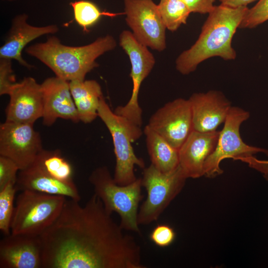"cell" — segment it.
Here are the masks:
<instances>
[{
  "instance_id": "cell-8",
  "label": "cell",
  "mask_w": 268,
  "mask_h": 268,
  "mask_svg": "<svg viewBox=\"0 0 268 268\" xmlns=\"http://www.w3.org/2000/svg\"><path fill=\"white\" fill-rule=\"evenodd\" d=\"M250 116V113L242 108L231 107L223 129L219 131L216 147L205 162L204 176L213 178L222 174L220 163L224 159L237 160L238 158L253 156L258 153L268 156V149L248 145L241 137V125Z\"/></svg>"
},
{
  "instance_id": "cell-21",
  "label": "cell",
  "mask_w": 268,
  "mask_h": 268,
  "mask_svg": "<svg viewBox=\"0 0 268 268\" xmlns=\"http://www.w3.org/2000/svg\"><path fill=\"white\" fill-rule=\"evenodd\" d=\"M143 133L151 164L163 173L176 169L179 163L178 149L147 125L144 127Z\"/></svg>"
},
{
  "instance_id": "cell-22",
  "label": "cell",
  "mask_w": 268,
  "mask_h": 268,
  "mask_svg": "<svg viewBox=\"0 0 268 268\" xmlns=\"http://www.w3.org/2000/svg\"><path fill=\"white\" fill-rule=\"evenodd\" d=\"M34 161L56 179L65 182L73 181L72 166L62 156L60 150L43 149Z\"/></svg>"
},
{
  "instance_id": "cell-25",
  "label": "cell",
  "mask_w": 268,
  "mask_h": 268,
  "mask_svg": "<svg viewBox=\"0 0 268 268\" xmlns=\"http://www.w3.org/2000/svg\"><path fill=\"white\" fill-rule=\"evenodd\" d=\"M16 182H11L0 190V230L5 235L11 233L10 224L14 209Z\"/></svg>"
},
{
  "instance_id": "cell-20",
  "label": "cell",
  "mask_w": 268,
  "mask_h": 268,
  "mask_svg": "<svg viewBox=\"0 0 268 268\" xmlns=\"http://www.w3.org/2000/svg\"><path fill=\"white\" fill-rule=\"evenodd\" d=\"M71 94L80 121L90 123L98 117L103 98L99 83L95 80H74L69 82Z\"/></svg>"
},
{
  "instance_id": "cell-11",
  "label": "cell",
  "mask_w": 268,
  "mask_h": 268,
  "mask_svg": "<svg viewBox=\"0 0 268 268\" xmlns=\"http://www.w3.org/2000/svg\"><path fill=\"white\" fill-rule=\"evenodd\" d=\"M34 124L5 121L0 126V155L13 160L20 170L31 164L43 149Z\"/></svg>"
},
{
  "instance_id": "cell-19",
  "label": "cell",
  "mask_w": 268,
  "mask_h": 268,
  "mask_svg": "<svg viewBox=\"0 0 268 268\" xmlns=\"http://www.w3.org/2000/svg\"><path fill=\"white\" fill-rule=\"evenodd\" d=\"M15 186L17 191L30 190L52 195L62 196L79 201L81 197L73 181L65 182L54 178L33 161L19 170Z\"/></svg>"
},
{
  "instance_id": "cell-31",
  "label": "cell",
  "mask_w": 268,
  "mask_h": 268,
  "mask_svg": "<svg viewBox=\"0 0 268 268\" xmlns=\"http://www.w3.org/2000/svg\"><path fill=\"white\" fill-rule=\"evenodd\" d=\"M237 160L247 163L248 166L261 173L268 180V160H260L253 156L238 158Z\"/></svg>"
},
{
  "instance_id": "cell-29",
  "label": "cell",
  "mask_w": 268,
  "mask_h": 268,
  "mask_svg": "<svg viewBox=\"0 0 268 268\" xmlns=\"http://www.w3.org/2000/svg\"><path fill=\"white\" fill-rule=\"evenodd\" d=\"M20 169L11 159L0 155V190L9 182L16 183Z\"/></svg>"
},
{
  "instance_id": "cell-13",
  "label": "cell",
  "mask_w": 268,
  "mask_h": 268,
  "mask_svg": "<svg viewBox=\"0 0 268 268\" xmlns=\"http://www.w3.org/2000/svg\"><path fill=\"white\" fill-rule=\"evenodd\" d=\"M9 101L5 109V121L33 124L43 115L41 84L32 77L17 82L8 94Z\"/></svg>"
},
{
  "instance_id": "cell-18",
  "label": "cell",
  "mask_w": 268,
  "mask_h": 268,
  "mask_svg": "<svg viewBox=\"0 0 268 268\" xmlns=\"http://www.w3.org/2000/svg\"><path fill=\"white\" fill-rule=\"evenodd\" d=\"M219 133L193 130L178 149L179 165L187 178L204 176L205 162L216 147Z\"/></svg>"
},
{
  "instance_id": "cell-14",
  "label": "cell",
  "mask_w": 268,
  "mask_h": 268,
  "mask_svg": "<svg viewBox=\"0 0 268 268\" xmlns=\"http://www.w3.org/2000/svg\"><path fill=\"white\" fill-rule=\"evenodd\" d=\"M43 124L53 125L58 119L80 121L69 81L58 76L46 78L41 84Z\"/></svg>"
},
{
  "instance_id": "cell-24",
  "label": "cell",
  "mask_w": 268,
  "mask_h": 268,
  "mask_svg": "<svg viewBox=\"0 0 268 268\" xmlns=\"http://www.w3.org/2000/svg\"><path fill=\"white\" fill-rule=\"evenodd\" d=\"M69 5L72 8L74 19L86 32L88 28L95 24L102 16L114 17L117 13L101 11L94 2L87 0L71 1Z\"/></svg>"
},
{
  "instance_id": "cell-7",
  "label": "cell",
  "mask_w": 268,
  "mask_h": 268,
  "mask_svg": "<svg viewBox=\"0 0 268 268\" xmlns=\"http://www.w3.org/2000/svg\"><path fill=\"white\" fill-rule=\"evenodd\" d=\"M143 169L141 185L146 191L147 197L138 210L139 225L157 220L181 192L188 179L179 165L168 173L160 171L151 164Z\"/></svg>"
},
{
  "instance_id": "cell-23",
  "label": "cell",
  "mask_w": 268,
  "mask_h": 268,
  "mask_svg": "<svg viewBox=\"0 0 268 268\" xmlns=\"http://www.w3.org/2000/svg\"><path fill=\"white\" fill-rule=\"evenodd\" d=\"M158 10L167 29L176 31L187 23L191 13L187 6L181 0H160Z\"/></svg>"
},
{
  "instance_id": "cell-28",
  "label": "cell",
  "mask_w": 268,
  "mask_h": 268,
  "mask_svg": "<svg viewBox=\"0 0 268 268\" xmlns=\"http://www.w3.org/2000/svg\"><path fill=\"white\" fill-rule=\"evenodd\" d=\"M176 233L174 229L167 224H158L151 231L149 238L156 246L164 248L170 246L174 241Z\"/></svg>"
},
{
  "instance_id": "cell-10",
  "label": "cell",
  "mask_w": 268,
  "mask_h": 268,
  "mask_svg": "<svg viewBox=\"0 0 268 268\" xmlns=\"http://www.w3.org/2000/svg\"><path fill=\"white\" fill-rule=\"evenodd\" d=\"M126 21L135 39L159 52L166 47L167 29L153 0H124Z\"/></svg>"
},
{
  "instance_id": "cell-3",
  "label": "cell",
  "mask_w": 268,
  "mask_h": 268,
  "mask_svg": "<svg viewBox=\"0 0 268 268\" xmlns=\"http://www.w3.org/2000/svg\"><path fill=\"white\" fill-rule=\"evenodd\" d=\"M117 46L115 39L107 35L88 45L70 46L56 36L25 49L26 53L43 63L56 74L68 81L84 80L86 74L98 66L96 59Z\"/></svg>"
},
{
  "instance_id": "cell-30",
  "label": "cell",
  "mask_w": 268,
  "mask_h": 268,
  "mask_svg": "<svg viewBox=\"0 0 268 268\" xmlns=\"http://www.w3.org/2000/svg\"><path fill=\"white\" fill-rule=\"evenodd\" d=\"M191 12L204 14L209 13L213 8L215 0H181Z\"/></svg>"
},
{
  "instance_id": "cell-5",
  "label": "cell",
  "mask_w": 268,
  "mask_h": 268,
  "mask_svg": "<svg viewBox=\"0 0 268 268\" xmlns=\"http://www.w3.org/2000/svg\"><path fill=\"white\" fill-rule=\"evenodd\" d=\"M98 117L104 123L111 134L116 157L113 179L118 185L125 186L135 181L137 178L134 167L144 169L143 160L134 153L132 143L139 139L143 132L141 127L127 118L116 114L105 101L101 99Z\"/></svg>"
},
{
  "instance_id": "cell-26",
  "label": "cell",
  "mask_w": 268,
  "mask_h": 268,
  "mask_svg": "<svg viewBox=\"0 0 268 268\" xmlns=\"http://www.w3.org/2000/svg\"><path fill=\"white\" fill-rule=\"evenodd\" d=\"M268 20V0H258L248 8L239 28H253Z\"/></svg>"
},
{
  "instance_id": "cell-27",
  "label": "cell",
  "mask_w": 268,
  "mask_h": 268,
  "mask_svg": "<svg viewBox=\"0 0 268 268\" xmlns=\"http://www.w3.org/2000/svg\"><path fill=\"white\" fill-rule=\"evenodd\" d=\"M12 60L0 58V95H8L17 83L12 68Z\"/></svg>"
},
{
  "instance_id": "cell-1",
  "label": "cell",
  "mask_w": 268,
  "mask_h": 268,
  "mask_svg": "<svg viewBox=\"0 0 268 268\" xmlns=\"http://www.w3.org/2000/svg\"><path fill=\"white\" fill-rule=\"evenodd\" d=\"M67 199L40 236L42 268H146L134 237L125 233L94 194L82 206Z\"/></svg>"
},
{
  "instance_id": "cell-34",
  "label": "cell",
  "mask_w": 268,
  "mask_h": 268,
  "mask_svg": "<svg viewBox=\"0 0 268 268\" xmlns=\"http://www.w3.org/2000/svg\"></svg>"
},
{
  "instance_id": "cell-17",
  "label": "cell",
  "mask_w": 268,
  "mask_h": 268,
  "mask_svg": "<svg viewBox=\"0 0 268 268\" xmlns=\"http://www.w3.org/2000/svg\"><path fill=\"white\" fill-rule=\"evenodd\" d=\"M28 18L27 14L22 13L13 18L5 41L0 48V58L16 60L21 66L31 68L33 66L22 56L23 50L33 40L46 34H55L59 28L56 24L31 25L27 22Z\"/></svg>"
},
{
  "instance_id": "cell-15",
  "label": "cell",
  "mask_w": 268,
  "mask_h": 268,
  "mask_svg": "<svg viewBox=\"0 0 268 268\" xmlns=\"http://www.w3.org/2000/svg\"><path fill=\"white\" fill-rule=\"evenodd\" d=\"M188 100L192 110L194 130L200 132L217 131V128L224 123L232 107L225 95L216 90L194 93Z\"/></svg>"
},
{
  "instance_id": "cell-33",
  "label": "cell",
  "mask_w": 268,
  "mask_h": 268,
  "mask_svg": "<svg viewBox=\"0 0 268 268\" xmlns=\"http://www.w3.org/2000/svg\"><path fill=\"white\" fill-rule=\"evenodd\" d=\"M6 0L13 1V0Z\"/></svg>"
},
{
  "instance_id": "cell-32",
  "label": "cell",
  "mask_w": 268,
  "mask_h": 268,
  "mask_svg": "<svg viewBox=\"0 0 268 268\" xmlns=\"http://www.w3.org/2000/svg\"><path fill=\"white\" fill-rule=\"evenodd\" d=\"M221 4L231 6L239 7L247 6L257 0H218Z\"/></svg>"
},
{
  "instance_id": "cell-12",
  "label": "cell",
  "mask_w": 268,
  "mask_h": 268,
  "mask_svg": "<svg viewBox=\"0 0 268 268\" xmlns=\"http://www.w3.org/2000/svg\"><path fill=\"white\" fill-rule=\"evenodd\" d=\"M147 125L179 149L194 130L189 100L179 98L166 103L150 117Z\"/></svg>"
},
{
  "instance_id": "cell-6",
  "label": "cell",
  "mask_w": 268,
  "mask_h": 268,
  "mask_svg": "<svg viewBox=\"0 0 268 268\" xmlns=\"http://www.w3.org/2000/svg\"><path fill=\"white\" fill-rule=\"evenodd\" d=\"M67 199L30 190L20 191L15 201L11 233L39 236L59 216Z\"/></svg>"
},
{
  "instance_id": "cell-9",
  "label": "cell",
  "mask_w": 268,
  "mask_h": 268,
  "mask_svg": "<svg viewBox=\"0 0 268 268\" xmlns=\"http://www.w3.org/2000/svg\"><path fill=\"white\" fill-rule=\"evenodd\" d=\"M120 46L128 56L131 65L130 76L133 82L131 96L126 105L118 106L114 111L141 127L142 111L138 103L141 85L149 74L155 64L153 54L148 47L138 42L131 31L124 30L120 35Z\"/></svg>"
},
{
  "instance_id": "cell-4",
  "label": "cell",
  "mask_w": 268,
  "mask_h": 268,
  "mask_svg": "<svg viewBox=\"0 0 268 268\" xmlns=\"http://www.w3.org/2000/svg\"><path fill=\"white\" fill-rule=\"evenodd\" d=\"M94 192L102 201L106 211L117 213L120 225L124 230L140 233L137 222L138 206L143 198L141 178L125 186L117 184L106 166L94 170L89 177Z\"/></svg>"
},
{
  "instance_id": "cell-2",
  "label": "cell",
  "mask_w": 268,
  "mask_h": 268,
  "mask_svg": "<svg viewBox=\"0 0 268 268\" xmlns=\"http://www.w3.org/2000/svg\"><path fill=\"white\" fill-rule=\"evenodd\" d=\"M248 8L247 6L234 7L221 3L214 5L208 13L197 40L177 57L176 69L182 74L188 75L200 64L212 57L235 60L236 53L232 40Z\"/></svg>"
},
{
  "instance_id": "cell-16",
  "label": "cell",
  "mask_w": 268,
  "mask_h": 268,
  "mask_svg": "<svg viewBox=\"0 0 268 268\" xmlns=\"http://www.w3.org/2000/svg\"><path fill=\"white\" fill-rule=\"evenodd\" d=\"M0 268H42L39 236L10 233L0 241Z\"/></svg>"
}]
</instances>
